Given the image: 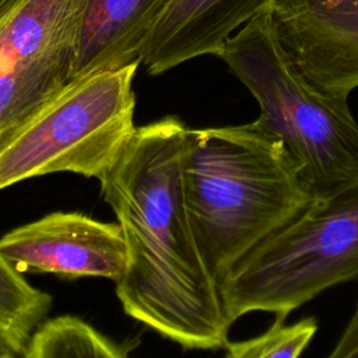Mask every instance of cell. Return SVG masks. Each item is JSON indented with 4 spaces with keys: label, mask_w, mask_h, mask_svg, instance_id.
<instances>
[{
    "label": "cell",
    "mask_w": 358,
    "mask_h": 358,
    "mask_svg": "<svg viewBox=\"0 0 358 358\" xmlns=\"http://www.w3.org/2000/svg\"><path fill=\"white\" fill-rule=\"evenodd\" d=\"M187 133L176 116L136 127L99 182L126 243L116 281L124 313L186 350H217L231 323L186 207Z\"/></svg>",
    "instance_id": "1"
},
{
    "label": "cell",
    "mask_w": 358,
    "mask_h": 358,
    "mask_svg": "<svg viewBox=\"0 0 358 358\" xmlns=\"http://www.w3.org/2000/svg\"><path fill=\"white\" fill-rule=\"evenodd\" d=\"M183 192L217 282L312 201L282 144L255 122L189 129Z\"/></svg>",
    "instance_id": "2"
},
{
    "label": "cell",
    "mask_w": 358,
    "mask_h": 358,
    "mask_svg": "<svg viewBox=\"0 0 358 358\" xmlns=\"http://www.w3.org/2000/svg\"><path fill=\"white\" fill-rule=\"evenodd\" d=\"M217 56L259 102L255 123L282 144L312 200L358 180V123L348 96L324 95L296 73L270 11L245 24Z\"/></svg>",
    "instance_id": "3"
},
{
    "label": "cell",
    "mask_w": 358,
    "mask_h": 358,
    "mask_svg": "<svg viewBox=\"0 0 358 358\" xmlns=\"http://www.w3.org/2000/svg\"><path fill=\"white\" fill-rule=\"evenodd\" d=\"M358 278V180L313 199L220 282L232 324L250 312L285 317L323 291Z\"/></svg>",
    "instance_id": "4"
},
{
    "label": "cell",
    "mask_w": 358,
    "mask_h": 358,
    "mask_svg": "<svg viewBox=\"0 0 358 358\" xmlns=\"http://www.w3.org/2000/svg\"><path fill=\"white\" fill-rule=\"evenodd\" d=\"M138 63L71 80L0 141V190L49 173L102 175L131 138Z\"/></svg>",
    "instance_id": "5"
},
{
    "label": "cell",
    "mask_w": 358,
    "mask_h": 358,
    "mask_svg": "<svg viewBox=\"0 0 358 358\" xmlns=\"http://www.w3.org/2000/svg\"><path fill=\"white\" fill-rule=\"evenodd\" d=\"M85 0H0V141L73 78Z\"/></svg>",
    "instance_id": "6"
},
{
    "label": "cell",
    "mask_w": 358,
    "mask_h": 358,
    "mask_svg": "<svg viewBox=\"0 0 358 358\" xmlns=\"http://www.w3.org/2000/svg\"><path fill=\"white\" fill-rule=\"evenodd\" d=\"M278 43L316 91L348 96L358 88V0H275Z\"/></svg>",
    "instance_id": "7"
},
{
    "label": "cell",
    "mask_w": 358,
    "mask_h": 358,
    "mask_svg": "<svg viewBox=\"0 0 358 358\" xmlns=\"http://www.w3.org/2000/svg\"><path fill=\"white\" fill-rule=\"evenodd\" d=\"M0 253L20 273L119 281L127 253L117 222L83 213H50L0 238Z\"/></svg>",
    "instance_id": "8"
},
{
    "label": "cell",
    "mask_w": 358,
    "mask_h": 358,
    "mask_svg": "<svg viewBox=\"0 0 358 358\" xmlns=\"http://www.w3.org/2000/svg\"><path fill=\"white\" fill-rule=\"evenodd\" d=\"M275 0H172L151 29L141 53L148 74L165 73L190 59L214 55Z\"/></svg>",
    "instance_id": "9"
},
{
    "label": "cell",
    "mask_w": 358,
    "mask_h": 358,
    "mask_svg": "<svg viewBox=\"0 0 358 358\" xmlns=\"http://www.w3.org/2000/svg\"><path fill=\"white\" fill-rule=\"evenodd\" d=\"M172 0H85L73 78L141 63L147 38Z\"/></svg>",
    "instance_id": "10"
},
{
    "label": "cell",
    "mask_w": 358,
    "mask_h": 358,
    "mask_svg": "<svg viewBox=\"0 0 358 358\" xmlns=\"http://www.w3.org/2000/svg\"><path fill=\"white\" fill-rule=\"evenodd\" d=\"M52 295L32 287L0 253V345L22 355L52 308Z\"/></svg>",
    "instance_id": "11"
},
{
    "label": "cell",
    "mask_w": 358,
    "mask_h": 358,
    "mask_svg": "<svg viewBox=\"0 0 358 358\" xmlns=\"http://www.w3.org/2000/svg\"><path fill=\"white\" fill-rule=\"evenodd\" d=\"M22 358H129L109 337L71 315L43 320Z\"/></svg>",
    "instance_id": "12"
},
{
    "label": "cell",
    "mask_w": 358,
    "mask_h": 358,
    "mask_svg": "<svg viewBox=\"0 0 358 358\" xmlns=\"http://www.w3.org/2000/svg\"><path fill=\"white\" fill-rule=\"evenodd\" d=\"M317 323L306 317L292 324L275 319L262 334L242 340L228 341L225 358H299L313 336Z\"/></svg>",
    "instance_id": "13"
},
{
    "label": "cell",
    "mask_w": 358,
    "mask_h": 358,
    "mask_svg": "<svg viewBox=\"0 0 358 358\" xmlns=\"http://www.w3.org/2000/svg\"><path fill=\"white\" fill-rule=\"evenodd\" d=\"M327 358H358V303Z\"/></svg>",
    "instance_id": "14"
},
{
    "label": "cell",
    "mask_w": 358,
    "mask_h": 358,
    "mask_svg": "<svg viewBox=\"0 0 358 358\" xmlns=\"http://www.w3.org/2000/svg\"><path fill=\"white\" fill-rule=\"evenodd\" d=\"M0 358H18V355L11 352V351L3 350V351H0Z\"/></svg>",
    "instance_id": "15"
},
{
    "label": "cell",
    "mask_w": 358,
    "mask_h": 358,
    "mask_svg": "<svg viewBox=\"0 0 358 358\" xmlns=\"http://www.w3.org/2000/svg\"><path fill=\"white\" fill-rule=\"evenodd\" d=\"M3 350H4V348H3V347H1V345H0V351H3Z\"/></svg>",
    "instance_id": "16"
}]
</instances>
